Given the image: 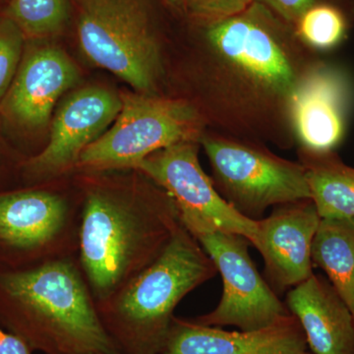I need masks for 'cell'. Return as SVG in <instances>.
Masks as SVG:
<instances>
[{"label":"cell","mask_w":354,"mask_h":354,"mask_svg":"<svg viewBox=\"0 0 354 354\" xmlns=\"http://www.w3.org/2000/svg\"><path fill=\"white\" fill-rule=\"evenodd\" d=\"M196 25L200 91L187 102L207 128L292 148L297 144L293 101L323 55L304 46L295 26L255 1L227 19Z\"/></svg>","instance_id":"cell-1"},{"label":"cell","mask_w":354,"mask_h":354,"mask_svg":"<svg viewBox=\"0 0 354 354\" xmlns=\"http://www.w3.org/2000/svg\"><path fill=\"white\" fill-rule=\"evenodd\" d=\"M183 225L174 200L155 183L134 194L91 188L81 214L79 251L95 302L108 299L152 265Z\"/></svg>","instance_id":"cell-2"},{"label":"cell","mask_w":354,"mask_h":354,"mask_svg":"<svg viewBox=\"0 0 354 354\" xmlns=\"http://www.w3.org/2000/svg\"><path fill=\"white\" fill-rule=\"evenodd\" d=\"M216 274L213 261L183 225L152 265L108 299L95 302V308L120 354H160L177 305Z\"/></svg>","instance_id":"cell-3"},{"label":"cell","mask_w":354,"mask_h":354,"mask_svg":"<svg viewBox=\"0 0 354 354\" xmlns=\"http://www.w3.org/2000/svg\"><path fill=\"white\" fill-rule=\"evenodd\" d=\"M0 290L23 317L17 335L46 354H120L94 297L68 258L0 274Z\"/></svg>","instance_id":"cell-4"},{"label":"cell","mask_w":354,"mask_h":354,"mask_svg":"<svg viewBox=\"0 0 354 354\" xmlns=\"http://www.w3.org/2000/svg\"><path fill=\"white\" fill-rule=\"evenodd\" d=\"M79 43L140 94L158 95L167 68L147 0H79Z\"/></svg>","instance_id":"cell-5"},{"label":"cell","mask_w":354,"mask_h":354,"mask_svg":"<svg viewBox=\"0 0 354 354\" xmlns=\"http://www.w3.org/2000/svg\"><path fill=\"white\" fill-rule=\"evenodd\" d=\"M199 143L216 189L241 215L259 221L270 207L311 199L306 172L298 160L279 157L264 144L209 129Z\"/></svg>","instance_id":"cell-6"},{"label":"cell","mask_w":354,"mask_h":354,"mask_svg":"<svg viewBox=\"0 0 354 354\" xmlns=\"http://www.w3.org/2000/svg\"><path fill=\"white\" fill-rule=\"evenodd\" d=\"M113 127L83 151L79 167L88 171L134 169L152 153L183 142H198L206 122L193 104L162 95H120Z\"/></svg>","instance_id":"cell-7"},{"label":"cell","mask_w":354,"mask_h":354,"mask_svg":"<svg viewBox=\"0 0 354 354\" xmlns=\"http://www.w3.org/2000/svg\"><path fill=\"white\" fill-rule=\"evenodd\" d=\"M200 143L183 142L152 153L135 167L171 197L183 227L195 235L223 230L246 237L255 246L258 221L241 215L216 189L200 164Z\"/></svg>","instance_id":"cell-8"},{"label":"cell","mask_w":354,"mask_h":354,"mask_svg":"<svg viewBox=\"0 0 354 354\" xmlns=\"http://www.w3.org/2000/svg\"><path fill=\"white\" fill-rule=\"evenodd\" d=\"M223 279L220 302L213 311L192 319L212 327L234 326L241 330L261 329L290 314L249 254L251 242L242 235L213 230L193 235Z\"/></svg>","instance_id":"cell-9"},{"label":"cell","mask_w":354,"mask_h":354,"mask_svg":"<svg viewBox=\"0 0 354 354\" xmlns=\"http://www.w3.org/2000/svg\"><path fill=\"white\" fill-rule=\"evenodd\" d=\"M354 106L353 77L341 65L322 58L305 77L292 104L299 148L335 151L346 137Z\"/></svg>","instance_id":"cell-10"},{"label":"cell","mask_w":354,"mask_h":354,"mask_svg":"<svg viewBox=\"0 0 354 354\" xmlns=\"http://www.w3.org/2000/svg\"><path fill=\"white\" fill-rule=\"evenodd\" d=\"M121 97L102 87L76 91L53 118L50 141L27 164L39 176H55L78 167L83 151L104 134L120 113Z\"/></svg>","instance_id":"cell-11"},{"label":"cell","mask_w":354,"mask_h":354,"mask_svg":"<svg viewBox=\"0 0 354 354\" xmlns=\"http://www.w3.org/2000/svg\"><path fill=\"white\" fill-rule=\"evenodd\" d=\"M321 218L313 201L305 199L279 205L257 221L254 247L264 259V278L277 295L313 276L312 243Z\"/></svg>","instance_id":"cell-12"},{"label":"cell","mask_w":354,"mask_h":354,"mask_svg":"<svg viewBox=\"0 0 354 354\" xmlns=\"http://www.w3.org/2000/svg\"><path fill=\"white\" fill-rule=\"evenodd\" d=\"M160 354H312L297 317L290 313L253 330H225L191 320L172 321Z\"/></svg>","instance_id":"cell-13"},{"label":"cell","mask_w":354,"mask_h":354,"mask_svg":"<svg viewBox=\"0 0 354 354\" xmlns=\"http://www.w3.org/2000/svg\"><path fill=\"white\" fill-rule=\"evenodd\" d=\"M78 80V68L64 50L35 48L21 62L1 108L20 127L39 129L50 122L58 99Z\"/></svg>","instance_id":"cell-14"},{"label":"cell","mask_w":354,"mask_h":354,"mask_svg":"<svg viewBox=\"0 0 354 354\" xmlns=\"http://www.w3.org/2000/svg\"><path fill=\"white\" fill-rule=\"evenodd\" d=\"M65 198L44 190L0 195V241L18 250L38 251L64 245L71 232Z\"/></svg>","instance_id":"cell-15"},{"label":"cell","mask_w":354,"mask_h":354,"mask_svg":"<svg viewBox=\"0 0 354 354\" xmlns=\"http://www.w3.org/2000/svg\"><path fill=\"white\" fill-rule=\"evenodd\" d=\"M286 305L312 354H354L353 314L329 279L314 274L288 291Z\"/></svg>","instance_id":"cell-16"},{"label":"cell","mask_w":354,"mask_h":354,"mask_svg":"<svg viewBox=\"0 0 354 354\" xmlns=\"http://www.w3.org/2000/svg\"><path fill=\"white\" fill-rule=\"evenodd\" d=\"M298 162L306 172L310 196L322 218H354V167L337 151L299 148Z\"/></svg>","instance_id":"cell-17"},{"label":"cell","mask_w":354,"mask_h":354,"mask_svg":"<svg viewBox=\"0 0 354 354\" xmlns=\"http://www.w3.org/2000/svg\"><path fill=\"white\" fill-rule=\"evenodd\" d=\"M312 262L326 272L354 320V218H321Z\"/></svg>","instance_id":"cell-18"},{"label":"cell","mask_w":354,"mask_h":354,"mask_svg":"<svg viewBox=\"0 0 354 354\" xmlns=\"http://www.w3.org/2000/svg\"><path fill=\"white\" fill-rule=\"evenodd\" d=\"M348 14L334 0H325L310 7L295 25L304 46L319 55L335 50L348 37Z\"/></svg>","instance_id":"cell-19"},{"label":"cell","mask_w":354,"mask_h":354,"mask_svg":"<svg viewBox=\"0 0 354 354\" xmlns=\"http://www.w3.org/2000/svg\"><path fill=\"white\" fill-rule=\"evenodd\" d=\"M8 18L27 36H51L59 32L66 21V0H11Z\"/></svg>","instance_id":"cell-20"},{"label":"cell","mask_w":354,"mask_h":354,"mask_svg":"<svg viewBox=\"0 0 354 354\" xmlns=\"http://www.w3.org/2000/svg\"><path fill=\"white\" fill-rule=\"evenodd\" d=\"M23 37L24 34L10 18H0V106L20 67Z\"/></svg>","instance_id":"cell-21"},{"label":"cell","mask_w":354,"mask_h":354,"mask_svg":"<svg viewBox=\"0 0 354 354\" xmlns=\"http://www.w3.org/2000/svg\"><path fill=\"white\" fill-rule=\"evenodd\" d=\"M179 13L194 24L227 19L242 12L254 0H167Z\"/></svg>","instance_id":"cell-22"},{"label":"cell","mask_w":354,"mask_h":354,"mask_svg":"<svg viewBox=\"0 0 354 354\" xmlns=\"http://www.w3.org/2000/svg\"><path fill=\"white\" fill-rule=\"evenodd\" d=\"M254 1L267 7L288 24L295 26L310 7L325 0H254Z\"/></svg>","instance_id":"cell-23"},{"label":"cell","mask_w":354,"mask_h":354,"mask_svg":"<svg viewBox=\"0 0 354 354\" xmlns=\"http://www.w3.org/2000/svg\"><path fill=\"white\" fill-rule=\"evenodd\" d=\"M0 354H31V348L19 335L0 328Z\"/></svg>","instance_id":"cell-24"},{"label":"cell","mask_w":354,"mask_h":354,"mask_svg":"<svg viewBox=\"0 0 354 354\" xmlns=\"http://www.w3.org/2000/svg\"><path fill=\"white\" fill-rule=\"evenodd\" d=\"M104 354H106V353H104Z\"/></svg>","instance_id":"cell-25"}]
</instances>
